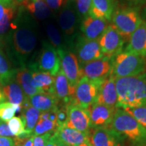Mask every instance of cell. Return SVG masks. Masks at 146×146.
<instances>
[{
    "mask_svg": "<svg viewBox=\"0 0 146 146\" xmlns=\"http://www.w3.org/2000/svg\"><path fill=\"white\" fill-rule=\"evenodd\" d=\"M37 43V28L34 18L23 5L19 6L4 46L9 57L20 68L27 66Z\"/></svg>",
    "mask_w": 146,
    "mask_h": 146,
    "instance_id": "1",
    "label": "cell"
},
{
    "mask_svg": "<svg viewBox=\"0 0 146 146\" xmlns=\"http://www.w3.org/2000/svg\"><path fill=\"white\" fill-rule=\"evenodd\" d=\"M117 108L146 107V73L116 79Z\"/></svg>",
    "mask_w": 146,
    "mask_h": 146,
    "instance_id": "2",
    "label": "cell"
},
{
    "mask_svg": "<svg viewBox=\"0 0 146 146\" xmlns=\"http://www.w3.org/2000/svg\"><path fill=\"white\" fill-rule=\"evenodd\" d=\"M111 127L135 143H146V129L123 108L116 110Z\"/></svg>",
    "mask_w": 146,
    "mask_h": 146,
    "instance_id": "3",
    "label": "cell"
},
{
    "mask_svg": "<svg viewBox=\"0 0 146 146\" xmlns=\"http://www.w3.org/2000/svg\"><path fill=\"white\" fill-rule=\"evenodd\" d=\"M145 69V58L124 51L120 52L113 58L110 75L115 79L131 77L144 73Z\"/></svg>",
    "mask_w": 146,
    "mask_h": 146,
    "instance_id": "4",
    "label": "cell"
},
{
    "mask_svg": "<svg viewBox=\"0 0 146 146\" xmlns=\"http://www.w3.org/2000/svg\"><path fill=\"white\" fill-rule=\"evenodd\" d=\"M143 20L138 10L133 7H127L114 10L112 17V25L124 40L127 41L137 29Z\"/></svg>",
    "mask_w": 146,
    "mask_h": 146,
    "instance_id": "5",
    "label": "cell"
},
{
    "mask_svg": "<svg viewBox=\"0 0 146 146\" xmlns=\"http://www.w3.org/2000/svg\"><path fill=\"white\" fill-rule=\"evenodd\" d=\"M29 68L31 70L47 72L56 76L61 69V63L57 50L50 42L44 41L36 63L29 64Z\"/></svg>",
    "mask_w": 146,
    "mask_h": 146,
    "instance_id": "6",
    "label": "cell"
},
{
    "mask_svg": "<svg viewBox=\"0 0 146 146\" xmlns=\"http://www.w3.org/2000/svg\"><path fill=\"white\" fill-rule=\"evenodd\" d=\"M104 81H94L83 76L75 87L74 102L85 109H89L98 100L100 87Z\"/></svg>",
    "mask_w": 146,
    "mask_h": 146,
    "instance_id": "7",
    "label": "cell"
},
{
    "mask_svg": "<svg viewBox=\"0 0 146 146\" xmlns=\"http://www.w3.org/2000/svg\"><path fill=\"white\" fill-rule=\"evenodd\" d=\"M57 52L60 59L62 70L66 76L71 87L75 89L78 81L83 77L77 56L65 47L58 49Z\"/></svg>",
    "mask_w": 146,
    "mask_h": 146,
    "instance_id": "8",
    "label": "cell"
},
{
    "mask_svg": "<svg viewBox=\"0 0 146 146\" xmlns=\"http://www.w3.org/2000/svg\"><path fill=\"white\" fill-rule=\"evenodd\" d=\"M76 56L80 66L104 57L100 47L99 40H90L84 36H78L74 43Z\"/></svg>",
    "mask_w": 146,
    "mask_h": 146,
    "instance_id": "9",
    "label": "cell"
},
{
    "mask_svg": "<svg viewBox=\"0 0 146 146\" xmlns=\"http://www.w3.org/2000/svg\"><path fill=\"white\" fill-rule=\"evenodd\" d=\"M77 14L78 13L74 0H66L60 10L58 23L64 35L70 43H72L74 39L77 25Z\"/></svg>",
    "mask_w": 146,
    "mask_h": 146,
    "instance_id": "10",
    "label": "cell"
},
{
    "mask_svg": "<svg viewBox=\"0 0 146 146\" xmlns=\"http://www.w3.org/2000/svg\"><path fill=\"white\" fill-rule=\"evenodd\" d=\"M67 121L66 126L89 135L91 128L89 109H85L72 102L66 106Z\"/></svg>",
    "mask_w": 146,
    "mask_h": 146,
    "instance_id": "11",
    "label": "cell"
},
{
    "mask_svg": "<svg viewBox=\"0 0 146 146\" xmlns=\"http://www.w3.org/2000/svg\"><path fill=\"white\" fill-rule=\"evenodd\" d=\"M125 40L112 25H108L99 39L102 52L105 57L114 58L122 52Z\"/></svg>",
    "mask_w": 146,
    "mask_h": 146,
    "instance_id": "12",
    "label": "cell"
},
{
    "mask_svg": "<svg viewBox=\"0 0 146 146\" xmlns=\"http://www.w3.org/2000/svg\"><path fill=\"white\" fill-rule=\"evenodd\" d=\"M113 58L104 56L81 66L82 75L94 81H105L112 72Z\"/></svg>",
    "mask_w": 146,
    "mask_h": 146,
    "instance_id": "13",
    "label": "cell"
},
{
    "mask_svg": "<svg viewBox=\"0 0 146 146\" xmlns=\"http://www.w3.org/2000/svg\"><path fill=\"white\" fill-rule=\"evenodd\" d=\"M116 108L108 106L103 104H94L89 108L91 127H106L112 123Z\"/></svg>",
    "mask_w": 146,
    "mask_h": 146,
    "instance_id": "14",
    "label": "cell"
},
{
    "mask_svg": "<svg viewBox=\"0 0 146 146\" xmlns=\"http://www.w3.org/2000/svg\"><path fill=\"white\" fill-rule=\"evenodd\" d=\"M125 52L138 55L146 59V21H142L129 39Z\"/></svg>",
    "mask_w": 146,
    "mask_h": 146,
    "instance_id": "15",
    "label": "cell"
},
{
    "mask_svg": "<svg viewBox=\"0 0 146 146\" xmlns=\"http://www.w3.org/2000/svg\"><path fill=\"white\" fill-rule=\"evenodd\" d=\"M74 92L75 89L71 87L64 73L60 69L55 76L54 96L58 101H62L67 106L74 101Z\"/></svg>",
    "mask_w": 146,
    "mask_h": 146,
    "instance_id": "16",
    "label": "cell"
},
{
    "mask_svg": "<svg viewBox=\"0 0 146 146\" xmlns=\"http://www.w3.org/2000/svg\"><path fill=\"white\" fill-rule=\"evenodd\" d=\"M54 135L69 146L91 143L89 135L69 128L66 125L56 128Z\"/></svg>",
    "mask_w": 146,
    "mask_h": 146,
    "instance_id": "17",
    "label": "cell"
},
{
    "mask_svg": "<svg viewBox=\"0 0 146 146\" xmlns=\"http://www.w3.org/2000/svg\"><path fill=\"white\" fill-rule=\"evenodd\" d=\"M108 25L106 21L88 16L82 21L81 31L87 39L99 40Z\"/></svg>",
    "mask_w": 146,
    "mask_h": 146,
    "instance_id": "18",
    "label": "cell"
},
{
    "mask_svg": "<svg viewBox=\"0 0 146 146\" xmlns=\"http://www.w3.org/2000/svg\"><path fill=\"white\" fill-rule=\"evenodd\" d=\"M96 102L108 106L117 108L118 94L116 87V79L110 75L102 84Z\"/></svg>",
    "mask_w": 146,
    "mask_h": 146,
    "instance_id": "19",
    "label": "cell"
},
{
    "mask_svg": "<svg viewBox=\"0 0 146 146\" xmlns=\"http://www.w3.org/2000/svg\"><path fill=\"white\" fill-rule=\"evenodd\" d=\"M119 135L112 129L96 128L91 136V144L93 146H121Z\"/></svg>",
    "mask_w": 146,
    "mask_h": 146,
    "instance_id": "20",
    "label": "cell"
},
{
    "mask_svg": "<svg viewBox=\"0 0 146 146\" xmlns=\"http://www.w3.org/2000/svg\"><path fill=\"white\" fill-rule=\"evenodd\" d=\"M114 8V0H92L89 16L111 21Z\"/></svg>",
    "mask_w": 146,
    "mask_h": 146,
    "instance_id": "21",
    "label": "cell"
},
{
    "mask_svg": "<svg viewBox=\"0 0 146 146\" xmlns=\"http://www.w3.org/2000/svg\"><path fill=\"white\" fill-rule=\"evenodd\" d=\"M2 92L10 103L23 106L29 101L21 85L16 81V76L2 86Z\"/></svg>",
    "mask_w": 146,
    "mask_h": 146,
    "instance_id": "22",
    "label": "cell"
},
{
    "mask_svg": "<svg viewBox=\"0 0 146 146\" xmlns=\"http://www.w3.org/2000/svg\"><path fill=\"white\" fill-rule=\"evenodd\" d=\"M58 109L41 113L39 121L33 132V135L39 136L45 133L55 132L56 129Z\"/></svg>",
    "mask_w": 146,
    "mask_h": 146,
    "instance_id": "23",
    "label": "cell"
},
{
    "mask_svg": "<svg viewBox=\"0 0 146 146\" xmlns=\"http://www.w3.org/2000/svg\"><path fill=\"white\" fill-rule=\"evenodd\" d=\"M22 5L34 19L45 21L52 15V10L44 0H23Z\"/></svg>",
    "mask_w": 146,
    "mask_h": 146,
    "instance_id": "24",
    "label": "cell"
},
{
    "mask_svg": "<svg viewBox=\"0 0 146 146\" xmlns=\"http://www.w3.org/2000/svg\"><path fill=\"white\" fill-rule=\"evenodd\" d=\"M29 102L40 112H47L58 109V100L53 94L49 93H38L29 98Z\"/></svg>",
    "mask_w": 146,
    "mask_h": 146,
    "instance_id": "25",
    "label": "cell"
},
{
    "mask_svg": "<svg viewBox=\"0 0 146 146\" xmlns=\"http://www.w3.org/2000/svg\"><path fill=\"white\" fill-rule=\"evenodd\" d=\"M31 70L33 72V82L35 88L40 93L45 92L54 95L55 76L44 71Z\"/></svg>",
    "mask_w": 146,
    "mask_h": 146,
    "instance_id": "26",
    "label": "cell"
},
{
    "mask_svg": "<svg viewBox=\"0 0 146 146\" xmlns=\"http://www.w3.org/2000/svg\"><path fill=\"white\" fill-rule=\"evenodd\" d=\"M32 73L31 69L27 66H24L17 69L16 74V81L29 98L40 93L34 86Z\"/></svg>",
    "mask_w": 146,
    "mask_h": 146,
    "instance_id": "27",
    "label": "cell"
},
{
    "mask_svg": "<svg viewBox=\"0 0 146 146\" xmlns=\"http://www.w3.org/2000/svg\"><path fill=\"white\" fill-rule=\"evenodd\" d=\"M18 5V3H16L12 5L0 21V45H5V41L10 32L12 24L17 16L19 8Z\"/></svg>",
    "mask_w": 146,
    "mask_h": 146,
    "instance_id": "28",
    "label": "cell"
},
{
    "mask_svg": "<svg viewBox=\"0 0 146 146\" xmlns=\"http://www.w3.org/2000/svg\"><path fill=\"white\" fill-rule=\"evenodd\" d=\"M41 112L31 104L29 101L23 106L22 116L25 125V131L33 134L35 127L39 121Z\"/></svg>",
    "mask_w": 146,
    "mask_h": 146,
    "instance_id": "29",
    "label": "cell"
},
{
    "mask_svg": "<svg viewBox=\"0 0 146 146\" xmlns=\"http://www.w3.org/2000/svg\"><path fill=\"white\" fill-rule=\"evenodd\" d=\"M17 69L11 66L10 62L0 48V84L5 85L16 76Z\"/></svg>",
    "mask_w": 146,
    "mask_h": 146,
    "instance_id": "30",
    "label": "cell"
},
{
    "mask_svg": "<svg viewBox=\"0 0 146 146\" xmlns=\"http://www.w3.org/2000/svg\"><path fill=\"white\" fill-rule=\"evenodd\" d=\"M45 30L50 40V43L56 50L64 47L62 45V36L60 33L59 30L54 24L47 23L45 26Z\"/></svg>",
    "mask_w": 146,
    "mask_h": 146,
    "instance_id": "31",
    "label": "cell"
},
{
    "mask_svg": "<svg viewBox=\"0 0 146 146\" xmlns=\"http://www.w3.org/2000/svg\"><path fill=\"white\" fill-rule=\"evenodd\" d=\"M8 125L14 137L20 135L25 131V125L22 117H13L8 122Z\"/></svg>",
    "mask_w": 146,
    "mask_h": 146,
    "instance_id": "32",
    "label": "cell"
},
{
    "mask_svg": "<svg viewBox=\"0 0 146 146\" xmlns=\"http://www.w3.org/2000/svg\"><path fill=\"white\" fill-rule=\"evenodd\" d=\"M15 110L13 104L3 102L0 104V120L3 122H8L14 117Z\"/></svg>",
    "mask_w": 146,
    "mask_h": 146,
    "instance_id": "33",
    "label": "cell"
},
{
    "mask_svg": "<svg viewBox=\"0 0 146 146\" xmlns=\"http://www.w3.org/2000/svg\"><path fill=\"white\" fill-rule=\"evenodd\" d=\"M124 110L132 115L139 123L146 129V107L131 108Z\"/></svg>",
    "mask_w": 146,
    "mask_h": 146,
    "instance_id": "34",
    "label": "cell"
},
{
    "mask_svg": "<svg viewBox=\"0 0 146 146\" xmlns=\"http://www.w3.org/2000/svg\"><path fill=\"white\" fill-rule=\"evenodd\" d=\"M74 1L78 14L84 18L88 16L92 0H74Z\"/></svg>",
    "mask_w": 146,
    "mask_h": 146,
    "instance_id": "35",
    "label": "cell"
},
{
    "mask_svg": "<svg viewBox=\"0 0 146 146\" xmlns=\"http://www.w3.org/2000/svg\"><path fill=\"white\" fill-rule=\"evenodd\" d=\"M53 133H54V132L47 133L42 135L35 136L33 146H45L51 137L53 135Z\"/></svg>",
    "mask_w": 146,
    "mask_h": 146,
    "instance_id": "36",
    "label": "cell"
},
{
    "mask_svg": "<svg viewBox=\"0 0 146 146\" xmlns=\"http://www.w3.org/2000/svg\"><path fill=\"white\" fill-rule=\"evenodd\" d=\"M67 121L66 107L58 108L57 111V120H56V128L64 125Z\"/></svg>",
    "mask_w": 146,
    "mask_h": 146,
    "instance_id": "37",
    "label": "cell"
},
{
    "mask_svg": "<svg viewBox=\"0 0 146 146\" xmlns=\"http://www.w3.org/2000/svg\"><path fill=\"white\" fill-rule=\"evenodd\" d=\"M16 3H18L16 0H0V21L8 9Z\"/></svg>",
    "mask_w": 146,
    "mask_h": 146,
    "instance_id": "38",
    "label": "cell"
},
{
    "mask_svg": "<svg viewBox=\"0 0 146 146\" xmlns=\"http://www.w3.org/2000/svg\"><path fill=\"white\" fill-rule=\"evenodd\" d=\"M52 11L57 12L61 10L66 0H44Z\"/></svg>",
    "mask_w": 146,
    "mask_h": 146,
    "instance_id": "39",
    "label": "cell"
},
{
    "mask_svg": "<svg viewBox=\"0 0 146 146\" xmlns=\"http://www.w3.org/2000/svg\"><path fill=\"white\" fill-rule=\"evenodd\" d=\"M15 146H33L34 136L27 139H21L18 137H14Z\"/></svg>",
    "mask_w": 146,
    "mask_h": 146,
    "instance_id": "40",
    "label": "cell"
},
{
    "mask_svg": "<svg viewBox=\"0 0 146 146\" xmlns=\"http://www.w3.org/2000/svg\"><path fill=\"white\" fill-rule=\"evenodd\" d=\"M0 137H13L14 135L11 132L8 123L5 122H0Z\"/></svg>",
    "mask_w": 146,
    "mask_h": 146,
    "instance_id": "41",
    "label": "cell"
},
{
    "mask_svg": "<svg viewBox=\"0 0 146 146\" xmlns=\"http://www.w3.org/2000/svg\"><path fill=\"white\" fill-rule=\"evenodd\" d=\"M0 146H15L14 138L0 137Z\"/></svg>",
    "mask_w": 146,
    "mask_h": 146,
    "instance_id": "42",
    "label": "cell"
},
{
    "mask_svg": "<svg viewBox=\"0 0 146 146\" xmlns=\"http://www.w3.org/2000/svg\"><path fill=\"white\" fill-rule=\"evenodd\" d=\"M131 6H137L146 3V0H125Z\"/></svg>",
    "mask_w": 146,
    "mask_h": 146,
    "instance_id": "43",
    "label": "cell"
},
{
    "mask_svg": "<svg viewBox=\"0 0 146 146\" xmlns=\"http://www.w3.org/2000/svg\"><path fill=\"white\" fill-rule=\"evenodd\" d=\"M52 136H53V138H54V140L56 146H69L68 145H67L66 143H64V142L62 141L61 139H60L59 138L57 137L55 135L54 133Z\"/></svg>",
    "mask_w": 146,
    "mask_h": 146,
    "instance_id": "44",
    "label": "cell"
},
{
    "mask_svg": "<svg viewBox=\"0 0 146 146\" xmlns=\"http://www.w3.org/2000/svg\"><path fill=\"white\" fill-rule=\"evenodd\" d=\"M45 146H56V143H55L54 140V138H53V136L51 137L50 139H49L48 142H47V143L46 144V145Z\"/></svg>",
    "mask_w": 146,
    "mask_h": 146,
    "instance_id": "45",
    "label": "cell"
},
{
    "mask_svg": "<svg viewBox=\"0 0 146 146\" xmlns=\"http://www.w3.org/2000/svg\"><path fill=\"white\" fill-rule=\"evenodd\" d=\"M5 100H6V98H5L4 95H3V92L0 90V104L4 102V101H5Z\"/></svg>",
    "mask_w": 146,
    "mask_h": 146,
    "instance_id": "46",
    "label": "cell"
},
{
    "mask_svg": "<svg viewBox=\"0 0 146 146\" xmlns=\"http://www.w3.org/2000/svg\"><path fill=\"white\" fill-rule=\"evenodd\" d=\"M72 146H93L92 144H83V145H72Z\"/></svg>",
    "mask_w": 146,
    "mask_h": 146,
    "instance_id": "47",
    "label": "cell"
},
{
    "mask_svg": "<svg viewBox=\"0 0 146 146\" xmlns=\"http://www.w3.org/2000/svg\"><path fill=\"white\" fill-rule=\"evenodd\" d=\"M16 1H17L18 3H21L22 2V1H23V0H16Z\"/></svg>",
    "mask_w": 146,
    "mask_h": 146,
    "instance_id": "48",
    "label": "cell"
}]
</instances>
